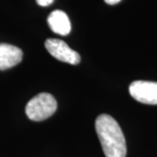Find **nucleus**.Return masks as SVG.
Returning a JSON list of instances; mask_svg holds the SVG:
<instances>
[{"instance_id":"obj_1","label":"nucleus","mask_w":157,"mask_h":157,"mask_svg":"<svg viewBox=\"0 0 157 157\" xmlns=\"http://www.w3.org/2000/svg\"><path fill=\"white\" fill-rule=\"evenodd\" d=\"M95 128L105 157H125L127 144L121 127L108 114H100L96 118Z\"/></svg>"},{"instance_id":"obj_2","label":"nucleus","mask_w":157,"mask_h":157,"mask_svg":"<svg viewBox=\"0 0 157 157\" xmlns=\"http://www.w3.org/2000/svg\"><path fill=\"white\" fill-rule=\"evenodd\" d=\"M57 109V102L49 93H40L28 102L26 114L34 121H42L50 117Z\"/></svg>"},{"instance_id":"obj_3","label":"nucleus","mask_w":157,"mask_h":157,"mask_svg":"<svg viewBox=\"0 0 157 157\" xmlns=\"http://www.w3.org/2000/svg\"><path fill=\"white\" fill-rule=\"evenodd\" d=\"M131 96L144 104H157V82L135 81L128 87Z\"/></svg>"},{"instance_id":"obj_4","label":"nucleus","mask_w":157,"mask_h":157,"mask_svg":"<svg viewBox=\"0 0 157 157\" xmlns=\"http://www.w3.org/2000/svg\"><path fill=\"white\" fill-rule=\"evenodd\" d=\"M45 47L47 51L58 60L74 65L80 63V54L71 49L64 41L59 39H48L45 42Z\"/></svg>"},{"instance_id":"obj_5","label":"nucleus","mask_w":157,"mask_h":157,"mask_svg":"<svg viewBox=\"0 0 157 157\" xmlns=\"http://www.w3.org/2000/svg\"><path fill=\"white\" fill-rule=\"evenodd\" d=\"M23 59V51L17 46L0 43V71H5L18 64Z\"/></svg>"},{"instance_id":"obj_6","label":"nucleus","mask_w":157,"mask_h":157,"mask_svg":"<svg viewBox=\"0 0 157 157\" xmlns=\"http://www.w3.org/2000/svg\"><path fill=\"white\" fill-rule=\"evenodd\" d=\"M48 25L53 32L61 36H67L71 30V25L67 14L62 10H54L47 18Z\"/></svg>"},{"instance_id":"obj_7","label":"nucleus","mask_w":157,"mask_h":157,"mask_svg":"<svg viewBox=\"0 0 157 157\" xmlns=\"http://www.w3.org/2000/svg\"><path fill=\"white\" fill-rule=\"evenodd\" d=\"M53 1H54V0H37V3H38L40 6L45 7V6H49Z\"/></svg>"},{"instance_id":"obj_8","label":"nucleus","mask_w":157,"mask_h":157,"mask_svg":"<svg viewBox=\"0 0 157 157\" xmlns=\"http://www.w3.org/2000/svg\"><path fill=\"white\" fill-rule=\"evenodd\" d=\"M104 1L109 5H114V4H117V3H118L121 0H104Z\"/></svg>"}]
</instances>
